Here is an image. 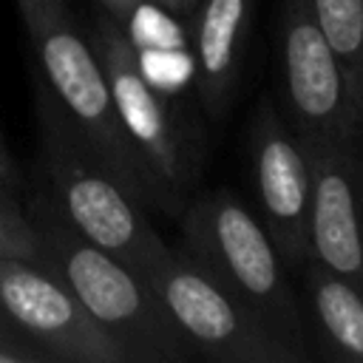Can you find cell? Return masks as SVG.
I'll return each mask as SVG.
<instances>
[{"mask_svg":"<svg viewBox=\"0 0 363 363\" xmlns=\"http://www.w3.org/2000/svg\"><path fill=\"white\" fill-rule=\"evenodd\" d=\"M176 218L182 230L179 250L250 309L281 343L303 360H312L303 301L295 295L289 269L252 207L233 190L216 187L193 193Z\"/></svg>","mask_w":363,"mask_h":363,"instance_id":"7a4b0ae2","label":"cell"},{"mask_svg":"<svg viewBox=\"0 0 363 363\" xmlns=\"http://www.w3.org/2000/svg\"><path fill=\"white\" fill-rule=\"evenodd\" d=\"M306 9L363 108V0H306Z\"/></svg>","mask_w":363,"mask_h":363,"instance_id":"4fadbf2b","label":"cell"},{"mask_svg":"<svg viewBox=\"0 0 363 363\" xmlns=\"http://www.w3.org/2000/svg\"><path fill=\"white\" fill-rule=\"evenodd\" d=\"M306 150L309 258L363 289V142L306 139Z\"/></svg>","mask_w":363,"mask_h":363,"instance_id":"30bf717a","label":"cell"},{"mask_svg":"<svg viewBox=\"0 0 363 363\" xmlns=\"http://www.w3.org/2000/svg\"><path fill=\"white\" fill-rule=\"evenodd\" d=\"M147 3H153L156 9H162V11L173 14V17H190L199 0H147Z\"/></svg>","mask_w":363,"mask_h":363,"instance_id":"e0dca14e","label":"cell"},{"mask_svg":"<svg viewBox=\"0 0 363 363\" xmlns=\"http://www.w3.org/2000/svg\"><path fill=\"white\" fill-rule=\"evenodd\" d=\"M0 306L48 360L125 363L122 349L85 312L57 272L40 261L0 258Z\"/></svg>","mask_w":363,"mask_h":363,"instance_id":"9c48e42d","label":"cell"},{"mask_svg":"<svg viewBox=\"0 0 363 363\" xmlns=\"http://www.w3.org/2000/svg\"><path fill=\"white\" fill-rule=\"evenodd\" d=\"M250 136L252 213L272 238L284 267L298 272L309 258V193L312 170L306 139L269 102H261Z\"/></svg>","mask_w":363,"mask_h":363,"instance_id":"ba28073f","label":"cell"},{"mask_svg":"<svg viewBox=\"0 0 363 363\" xmlns=\"http://www.w3.org/2000/svg\"><path fill=\"white\" fill-rule=\"evenodd\" d=\"M0 363H48V354L23 335H0Z\"/></svg>","mask_w":363,"mask_h":363,"instance_id":"9a60e30c","label":"cell"},{"mask_svg":"<svg viewBox=\"0 0 363 363\" xmlns=\"http://www.w3.org/2000/svg\"><path fill=\"white\" fill-rule=\"evenodd\" d=\"M0 182H6V184H11V182H9V179H6V176H3V173H0ZM11 187H14V184H11Z\"/></svg>","mask_w":363,"mask_h":363,"instance_id":"ffe728a7","label":"cell"},{"mask_svg":"<svg viewBox=\"0 0 363 363\" xmlns=\"http://www.w3.org/2000/svg\"><path fill=\"white\" fill-rule=\"evenodd\" d=\"M96 3L102 6L105 14H111V17L119 20L122 26H128L130 17H133V11H136L142 3H147V0H96Z\"/></svg>","mask_w":363,"mask_h":363,"instance_id":"2e32d148","label":"cell"},{"mask_svg":"<svg viewBox=\"0 0 363 363\" xmlns=\"http://www.w3.org/2000/svg\"><path fill=\"white\" fill-rule=\"evenodd\" d=\"M0 173H3L11 184H17V167H14V159H11V150H9L6 139H3V133H0Z\"/></svg>","mask_w":363,"mask_h":363,"instance_id":"ac0fdd59","label":"cell"},{"mask_svg":"<svg viewBox=\"0 0 363 363\" xmlns=\"http://www.w3.org/2000/svg\"><path fill=\"white\" fill-rule=\"evenodd\" d=\"M142 275L193 354L224 363H303L179 247H167Z\"/></svg>","mask_w":363,"mask_h":363,"instance_id":"8992f818","label":"cell"},{"mask_svg":"<svg viewBox=\"0 0 363 363\" xmlns=\"http://www.w3.org/2000/svg\"><path fill=\"white\" fill-rule=\"evenodd\" d=\"M278 62L284 116L301 136L363 142V108L306 0H281Z\"/></svg>","mask_w":363,"mask_h":363,"instance_id":"52a82bcc","label":"cell"},{"mask_svg":"<svg viewBox=\"0 0 363 363\" xmlns=\"http://www.w3.org/2000/svg\"><path fill=\"white\" fill-rule=\"evenodd\" d=\"M0 335H20L17 329H14V323L6 318V312H3V306H0Z\"/></svg>","mask_w":363,"mask_h":363,"instance_id":"d6986e66","label":"cell"},{"mask_svg":"<svg viewBox=\"0 0 363 363\" xmlns=\"http://www.w3.org/2000/svg\"><path fill=\"white\" fill-rule=\"evenodd\" d=\"M34 119L40 167L60 213L91 244L145 272L167 250L147 210L113 179L45 82L34 91Z\"/></svg>","mask_w":363,"mask_h":363,"instance_id":"3957f363","label":"cell"},{"mask_svg":"<svg viewBox=\"0 0 363 363\" xmlns=\"http://www.w3.org/2000/svg\"><path fill=\"white\" fill-rule=\"evenodd\" d=\"M303 312L318 354L337 363H363V289L315 258L298 267Z\"/></svg>","mask_w":363,"mask_h":363,"instance_id":"7c38bea8","label":"cell"},{"mask_svg":"<svg viewBox=\"0 0 363 363\" xmlns=\"http://www.w3.org/2000/svg\"><path fill=\"white\" fill-rule=\"evenodd\" d=\"M91 45L102 65L116 119L159 190L162 213L179 216L196 193L201 170V142L196 130L176 113L170 96L145 77L128 28L119 20L111 14L96 17Z\"/></svg>","mask_w":363,"mask_h":363,"instance_id":"5b68a950","label":"cell"},{"mask_svg":"<svg viewBox=\"0 0 363 363\" xmlns=\"http://www.w3.org/2000/svg\"><path fill=\"white\" fill-rule=\"evenodd\" d=\"M255 0H199L190 20L193 85L201 111L221 119L233 102Z\"/></svg>","mask_w":363,"mask_h":363,"instance_id":"8fae6325","label":"cell"},{"mask_svg":"<svg viewBox=\"0 0 363 363\" xmlns=\"http://www.w3.org/2000/svg\"><path fill=\"white\" fill-rule=\"evenodd\" d=\"M14 6L37 54L40 74L48 91L77 122V128L96 150L102 164L113 173V179L145 210L162 213L159 190L116 119L102 65L94 54L91 40L82 37L68 3L14 0Z\"/></svg>","mask_w":363,"mask_h":363,"instance_id":"277c9868","label":"cell"},{"mask_svg":"<svg viewBox=\"0 0 363 363\" xmlns=\"http://www.w3.org/2000/svg\"><path fill=\"white\" fill-rule=\"evenodd\" d=\"M0 258L40 261L37 230L6 182H0Z\"/></svg>","mask_w":363,"mask_h":363,"instance_id":"5bb4252c","label":"cell"},{"mask_svg":"<svg viewBox=\"0 0 363 363\" xmlns=\"http://www.w3.org/2000/svg\"><path fill=\"white\" fill-rule=\"evenodd\" d=\"M28 218L40 241V264L62 278L85 312L122 349L125 363H184L193 349L142 272L79 235L48 190L31 199Z\"/></svg>","mask_w":363,"mask_h":363,"instance_id":"6da1fadb","label":"cell"}]
</instances>
